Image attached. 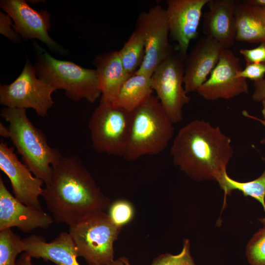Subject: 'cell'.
<instances>
[{
	"instance_id": "8fae6325",
	"label": "cell",
	"mask_w": 265,
	"mask_h": 265,
	"mask_svg": "<svg viewBox=\"0 0 265 265\" xmlns=\"http://www.w3.org/2000/svg\"><path fill=\"white\" fill-rule=\"evenodd\" d=\"M241 69L239 59L232 50L224 49L216 66L196 92L205 100L212 101L247 94V80L237 77Z\"/></svg>"
},
{
	"instance_id": "9c48e42d",
	"label": "cell",
	"mask_w": 265,
	"mask_h": 265,
	"mask_svg": "<svg viewBox=\"0 0 265 265\" xmlns=\"http://www.w3.org/2000/svg\"><path fill=\"white\" fill-rule=\"evenodd\" d=\"M135 28L143 37L145 56L134 74L151 77L159 64L172 54L165 8L155 5L148 11L141 12L138 16Z\"/></svg>"
},
{
	"instance_id": "3957f363",
	"label": "cell",
	"mask_w": 265,
	"mask_h": 265,
	"mask_svg": "<svg viewBox=\"0 0 265 265\" xmlns=\"http://www.w3.org/2000/svg\"><path fill=\"white\" fill-rule=\"evenodd\" d=\"M173 123L153 95L131 111L128 138L122 157L133 161L160 153L174 135Z\"/></svg>"
},
{
	"instance_id": "e0dca14e",
	"label": "cell",
	"mask_w": 265,
	"mask_h": 265,
	"mask_svg": "<svg viewBox=\"0 0 265 265\" xmlns=\"http://www.w3.org/2000/svg\"><path fill=\"white\" fill-rule=\"evenodd\" d=\"M236 0H209L208 11L203 15V31L205 36L229 49L236 40L234 16Z\"/></svg>"
},
{
	"instance_id": "2e32d148",
	"label": "cell",
	"mask_w": 265,
	"mask_h": 265,
	"mask_svg": "<svg viewBox=\"0 0 265 265\" xmlns=\"http://www.w3.org/2000/svg\"><path fill=\"white\" fill-rule=\"evenodd\" d=\"M225 49L214 40L202 37L185 63L184 86L187 93L197 91L216 66Z\"/></svg>"
},
{
	"instance_id": "44dd1931",
	"label": "cell",
	"mask_w": 265,
	"mask_h": 265,
	"mask_svg": "<svg viewBox=\"0 0 265 265\" xmlns=\"http://www.w3.org/2000/svg\"><path fill=\"white\" fill-rule=\"evenodd\" d=\"M153 92L151 77L134 74L123 83L113 104L131 112L153 95Z\"/></svg>"
},
{
	"instance_id": "7c38bea8",
	"label": "cell",
	"mask_w": 265,
	"mask_h": 265,
	"mask_svg": "<svg viewBox=\"0 0 265 265\" xmlns=\"http://www.w3.org/2000/svg\"><path fill=\"white\" fill-rule=\"evenodd\" d=\"M0 6L12 19L14 28L22 39H38L52 51L65 54V50L49 34L51 16L47 11L35 10L24 0H1Z\"/></svg>"
},
{
	"instance_id": "4fadbf2b",
	"label": "cell",
	"mask_w": 265,
	"mask_h": 265,
	"mask_svg": "<svg viewBox=\"0 0 265 265\" xmlns=\"http://www.w3.org/2000/svg\"><path fill=\"white\" fill-rule=\"evenodd\" d=\"M209 0H168L165 8L169 35L177 42L179 55L186 56L190 42L198 34L202 10Z\"/></svg>"
},
{
	"instance_id": "d6a6232c",
	"label": "cell",
	"mask_w": 265,
	"mask_h": 265,
	"mask_svg": "<svg viewBox=\"0 0 265 265\" xmlns=\"http://www.w3.org/2000/svg\"><path fill=\"white\" fill-rule=\"evenodd\" d=\"M242 115L248 118L256 120L257 121L260 122L265 127V120L263 119L258 118L256 116H253L250 114L247 111L243 110L242 112ZM261 143L263 144H265V138L262 139L261 140Z\"/></svg>"
},
{
	"instance_id": "f546056e",
	"label": "cell",
	"mask_w": 265,
	"mask_h": 265,
	"mask_svg": "<svg viewBox=\"0 0 265 265\" xmlns=\"http://www.w3.org/2000/svg\"><path fill=\"white\" fill-rule=\"evenodd\" d=\"M239 53L246 63H265V42L260 43L259 46L253 49H241Z\"/></svg>"
},
{
	"instance_id": "7402d4cb",
	"label": "cell",
	"mask_w": 265,
	"mask_h": 265,
	"mask_svg": "<svg viewBox=\"0 0 265 265\" xmlns=\"http://www.w3.org/2000/svg\"><path fill=\"white\" fill-rule=\"evenodd\" d=\"M118 53L127 72L133 75L141 65L145 56L144 40L139 30H134Z\"/></svg>"
},
{
	"instance_id": "836d02e7",
	"label": "cell",
	"mask_w": 265,
	"mask_h": 265,
	"mask_svg": "<svg viewBox=\"0 0 265 265\" xmlns=\"http://www.w3.org/2000/svg\"><path fill=\"white\" fill-rule=\"evenodd\" d=\"M109 265H132L129 259L126 257L122 256L118 258L110 264Z\"/></svg>"
},
{
	"instance_id": "4316f807",
	"label": "cell",
	"mask_w": 265,
	"mask_h": 265,
	"mask_svg": "<svg viewBox=\"0 0 265 265\" xmlns=\"http://www.w3.org/2000/svg\"><path fill=\"white\" fill-rule=\"evenodd\" d=\"M189 239H186L181 251L178 254L169 253L159 255L151 265H196L191 255Z\"/></svg>"
},
{
	"instance_id": "7a4b0ae2",
	"label": "cell",
	"mask_w": 265,
	"mask_h": 265,
	"mask_svg": "<svg viewBox=\"0 0 265 265\" xmlns=\"http://www.w3.org/2000/svg\"><path fill=\"white\" fill-rule=\"evenodd\" d=\"M233 154L231 138L219 127L199 119L179 131L170 149L174 164L190 179L219 185Z\"/></svg>"
},
{
	"instance_id": "f1b7e54d",
	"label": "cell",
	"mask_w": 265,
	"mask_h": 265,
	"mask_svg": "<svg viewBox=\"0 0 265 265\" xmlns=\"http://www.w3.org/2000/svg\"><path fill=\"white\" fill-rule=\"evenodd\" d=\"M11 18L6 13L0 12V33L10 41L18 43L21 36L15 30Z\"/></svg>"
},
{
	"instance_id": "9a60e30c",
	"label": "cell",
	"mask_w": 265,
	"mask_h": 265,
	"mask_svg": "<svg viewBox=\"0 0 265 265\" xmlns=\"http://www.w3.org/2000/svg\"><path fill=\"white\" fill-rule=\"evenodd\" d=\"M52 216L42 209L26 205L8 190L0 177V231L17 227L24 232L46 229L53 223Z\"/></svg>"
},
{
	"instance_id": "1f68e13d",
	"label": "cell",
	"mask_w": 265,
	"mask_h": 265,
	"mask_svg": "<svg viewBox=\"0 0 265 265\" xmlns=\"http://www.w3.org/2000/svg\"><path fill=\"white\" fill-rule=\"evenodd\" d=\"M31 257L24 252L16 261V265H34L32 263Z\"/></svg>"
},
{
	"instance_id": "4dcf8cb0",
	"label": "cell",
	"mask_w": 265,
	"mask_h": 265,
	"mask_svg": "<svg viewBox=\"0 0 265 265\" xmlns=\"http://www.w3.org/2000/svg\"><path fill=\"white\" fill-rule=\"evenodd\" d=\"M253 91L252 99L256 102H262L265 100V79L254 81Z\"/></svg>"
},
{
	"instance_id": "52a82bcc",
	"label": "cell",
	"mask_w": 265,
	"mask_h": 265,
	"mask_svg": "<svg viewBox=\"0 0 265 265\" xmlns=\"http://www.w3.org/2000/svg\"><path fill=\"white\" fill-rule=\"evenodd\" d=\"M131 121V112L100 100L88 122L92 146L99 153L122 157Z\"/></svg>"
},
{
	"instance_id": "e575fe53",
	"label": "cell",
	"mask_w": 265,
	"mask_h": 265,
	"mask_svg": "<svg viewBox=\"0 0 265 265\" xmlns=\"http://www.w3.org/2000/svg\"><path fill=\"white\" fill-rule=\"evenodd\" d=\"M244 1L250 5L258 7L265 10V0H247Z\"/></svg>"
},
{
	"instance_id": "277c9868",
	"label": "cell",
	"mask_w": 265,
	"mask_h": 265,
	"mask_svg": "<svg viewBox=\"0 0 265 265\" xmlns=\"http://www.w3.org/2000/svg\"><path fill=\"white\" fill-rule=\"evenodd\" d=\"M0 115L8 123V137L21 155L24 163L45 185L50 181L54 162L61 155L51 147L45 135L28 118L25 109L8 107Z\"/></svg>"
},
{
	"instance_id": "603a6c76",
	"label": "cell",
	"mask_w": 265,
	"mask_h": 265,
	"mask_svg": "<svg viewBox=\"0 0 265 265\" xmlns=\"http://www.w3.org/2000/svg\"><path fill=\"white\" fill-rule=\"evenodd\" d=\"M263 159L265 160V158H263ZM219 186L224 191L225 196L230 195L234 190H238L244 196L254 198L260 202L265 212V169L258 178L246 182L235 180L227 173Z\"/></svg>"
},
{
	"instance_id": "83f0119b",
	"label": "cell",
	"mask_w": 265,
	"mask_h": 265,
	"mask_svg": "<svg viewBox=\"0 0 265 265\" xmlns=\"http://www.w3.org/2000/svg\"><path fill=\"white\" fill-rule=\"evenodd\" d=\"M265 75V63H246L245 68L238 72L237 77L255 81L264 79Z\"/></svg>"
},
{
	"instance_id": "8d00e7d4",
	"label": "cell",
	"mask_w": 265,
	"mask_h": 265,
	"mask_svg": "<svg viewBox=\"0 0 265 265\" xmlns=\"http://www.w3.org/2000/svg\"><path fill=\"white\" fill-rule=\"evenodd\" d=\"M261 103L262 104V114L263 117V119L265 120V100H263Z\"/></svg>"
},
{
	"instance_id": "ba28073f",
	"label": "cell",
	"mask_w": 265,
	"mask_h": 265,
	"mask_svg": "<svg viewBox=\"0 0 265 265\" xmlns=\"http://www.w3.org/2000/svg\"><path fill=\"white\" fill-rule=\"evenodd\" d=\"M56 89L39 79L34 65L26 58L20 75L11 83L0 85V103L5 107L31 108L41 117L47 116Z\"/></svg>"
},
{
	"instance_id": "484cf974",
	"label": "cell",
	"mask_w": 265,
	"mask_h": 265,
	"mask_svg": "<svg viewBox=\"0 0 265 265\" xmlns=\"http://www.w3.org/2000/svg\"><path fill=\"white\" fill-rule=\"evenodd\" d=\"M107 214L112 222L116 226L122 229L124 226L132 220L135 210L130 201L120 199L110 204Z\"/></svg>"
},
{
	"instance_id": "ffe728a7",
	"label": "cell",
	"mask_w": 265,
	"mask_h": 265,
	"mask_svg": "<svg viewBox=\"0 0 265 265\" xmlns=\"http://www.w3.org/2000/svg\"><path fill=\"white\" fill-rule=\"evenodd\" d=\"M236 41L265 42V10L237 1L234 12Z\"/></svg>"
},
{
	"instance_id": "ac0fdd59",
	"label": "cell",
	"mask_w": 265,
	"mask_h": 265,
	"mask_svg": "<svg viewBox=\"0 0 265 265\" xmlns=\"http://www.w3.org/2000/svg\"><path fill=\"white\" fill-rule=\"evenodd\" d=\"M23 240L24 252L31 258H42L56 265H80L77 249L69 232L61 233L50 242L36 235Z\"/></svg>"
},
{
	"instance_id": "d590c367",
	"label": "cell",
	"mask_w": 265,
	"mask_h": 265,
	"mask_svg": "<svg viewBox=\"0 0 265 265\" xmlns=\"http://www.w3.org/2000/svg\"><path fill=\"white\" fill-rule=\"evenodd\" d=\"M8 128L4 126L2 124H0V135L4 137H8Z\"/></svg>"
},
{
	"instance_id": "5b68a950",
	"label": "cell",
	"mask_w": 265,
	"mask_h": 265,
	"mask_svg": "<svg viewBox=\"0 0 265 265\" xmlns=\"http://www.w3.org/2000/svg\"><path fill=\"white\" fill-rule=\"evenodd\" d=\"M33 45L36 52L34 66L39 79L56 90H64L66 96L73 101L84 99L93 103L101 97L99 79L95 69L56 59L36 42Z\"/></svg>"
},
{
	"instance_id": "cb8c5ba5",
	"label": "cell",
	"mask_w": 265,
	"mask_h": 265,
	"mask_svg": "<svg viewBox=\"0 0 265 265\" xmlns=\"http://www.w3.org/2000/svg\"><path fill=\"white\" fill-rule=\"evenodd\" d=\"M24 252L23 240L11 228L0 231V265H16L19 254Z\"/></svg>"
},
{
	"instance_id": "8992f818",
	"label": "cell",
	"mask_w": 265,
	"mask_h": 265,
	"mask_svg": "<svg viewBox=\"0 0 265 265\" xmlns=\"http://www.w3.org/2000/svg\"><path fill=\"white\" fill-rule=\"evenodd\" d=\"M121 230L103 212L70 226L69 233L78 256L88 265H109L114 260L113 244Z\"/></svg>"
},
{
	"instance_id": "6da1fadb",
	"label": "cell",
	"mask_w": 265,
	"mask_h": 265,
	"mask_svg": "<svg viewBox=\"0 0 265 265\" xmlns=\"http://www.w3.org/2000/svg\"><path fill=\"white\" fill-rule=\"evenodd\" d=\"M52 167L42 196L56 223L71 226L108 210L109 199L77 156L61 154Z\"/></svg>"
},
{
	"instance_id": "30bf717a",
	"label": "cell",
	"mask_w": 265,
	"mask_h": 265,
	"mask_svg": "<svg viewBox=\"0 0 265 265\" xmlns=\"http://www.w3.org/2000/svg\"><path fill=\"white\" fill-rule=\"evenodd\" d=\"M184 59L172 54L156 68L151 77L152 87L173 123L183 120V108L190 101L184 86Z\"/></svg>"
},
{
	"instance_id": "d6986e66",
	"label": "cell",
	"mask_w": 265,
	"mask_h": 265,
	"mask_svg": "<svg viewBox=\"0 0 265 265\" xmlns=\"http://www.w3.org/2000/svg\"><path fill=\"white\" fill-rule=\"evenodd\" d=\"M96 67L102 95L101 101L113 104L125 81L132 75L125 69L118 51H112L95 57Z\"/></svg>"
},
{
	"instance_id": "5bb4252c",
	"label": "cell",
	"mask_w": 265,
	"mask_h": 265,
	"mask_svg": "<svg viewBox=\"0 0 265 265\" xmlns=\"http://www.w3.org/2000/svg\"><path fill=\"white\" fill-rule=\"evenodd\" d=\"M0 169L8 177L14 196L21 203L42 209L39 201L44 181L33 176L31 172L18 159L13 149L0 142Z\"/></svg>"
},
{
	"instance_id": "d4e9b609",
	"label": "cell",
	"mask_w": 265,
	"mask_h": 265,
	"mask_svg": "<svg viewBox=\"0 0 265 265\" xmlns=\"http://www.w3.org/2000/svg\"><path fill=\"white\" fill-rule=\"evenodd\" d=\"M260 221L263 227L253 235L246 247V256L250 265H265V217Z\"/></svg>"
}]
</instances>
